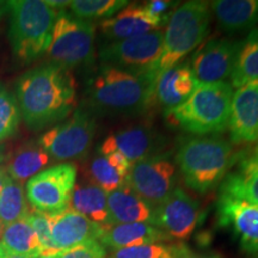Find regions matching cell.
<instances>
[{
	"label": "cell",
	"mask_w": 258,
	"mask_h": 258,
	"mask_svg": "<svg viewBox=\"0 0 258 258\" xmlns=\"http://www.w3.org/2000/svg\"><path fill=\"white\" fill-rule=\"evenodd\" d=\"M76 80L70 70L55 63L35 67L16 85L21 116L31 131L62 121L76 106Z\"/></svg>",
	"instance_id": "1"
},
{
	"label": "cell",
	"mask_w": 258,
	"mask_h": 258,
	"mask_svg": "<svg viewBox=\"0 0 258 258\" xmlns=\"http://www.w3.org/2000/svg\"><path fill=\"white\" fill-rule=\"evenodd\" d=\"M157 78L154 72H133L101 64L89 80V103L101 114L141 115L156 101Z\"/></svg>",
	"instance_id": "2"
},
{
	"label": "cell",
	"mask_w": 258,
	"mask_h": 258,
	"mask_svg": "<svg viewBox=\"0 0 258 258\" xmlns=\"http://www.w3.org/2000/svg\"><path fill=\"white\" fill-rule=\"evenodd\" d=\"M239 159L230 141L217 137H192L183 140L176 164L185 184L199 194H207L220 184Z\"/></svg>",
	"instance_id": "3"
},
{
	"label": "cell",
	"mask_w": 258,
	"mask_h": 258,
	"mask_svg": "<svg viewBox=\"0 0 258 258\" xmlns=\"http://www.w3.org/2000/svg\"><path fill=\"white\" fill-rule=\"evenodd\" d=\"M9 16V40L14 55L22 63L47 53L59 11L47 0H11L5 3Z\"/></svg>",
	"instance_id": "4"
},
{
	"label": "cell",
	"mask_w": 258,
	"mask_h": 258,
	"mask_svg": "<svg viewBox=\"0 0 258 258\" xmlns=\"http://www.w3.org/2000/svg\"><path fill=\"white\" fill-rule=\"evenodd\" d=\"M233 86L230 83L199 84L184 103L167 112L166 121L191 134L221 133L230 120Z\"/></svg>",
	"instance_id": "5"
},
{
	"label": "cell",
	"mask_w": 258,
	"mask_h": 258,
	"mask_svg": "<svg viewBox=\"0 0 258 258\" xmlns=\"http://www.w3.org/2000/svg\"><path fill=\"white\" fill-rule=\"evenodd\" d=\"M211 27L209 3L202 0L185 2L176 8L163 34V49L153 72H161L179 63L198 48L208 35Z\"/></svg>",
	"instance_id": "6"
},
{
	"label": "cell",
	"mask_w": 258,
	"mask_h": 258,
	"mask_svg": "<svg viewBox=\"0 0 258 258\" xmlns=\"http://www.w3.org/2000/svg\"><path fill=\"white\" fill-rule=\"evenodd\" d=\"M96 25L77 18L64 10L59 11L48 47L51 63L67 70L88 66L95 57Z\"/></svg>",
	"instance_id": "7"
},
{
	"label": "cell",
	"mask_w": 258,
	"mask_h": 258,
	"mask_svg": "<svg viewBox=\"0 0 258 258\" xmlns=\"http://www.w3.org/2000/svg\"><path fill=\"white\" fill-rule=\"evenodd\" d=\"M96 129L92 112L77 109L69 120L42 134L38 144L55 160L83 159L92 146Z\"/></svg>",
	"instance_id": "8"
},
{
	"label": "cell",
	"mask_w": 258,
	"mask_h": 258,
	"mask_svg": "<svg viewBox=\"0 0 258 258\" xmlns=\"http://www.w3.org/2000/svg\"><path fill=\"white\" fill-rule=\"evenodd\" d=\"M76 180V164H57L31 177L25 184V196L34 211L59 214L70 207Z\"/></svg>",
	"instance_id": "9"
},
{
	"label": "cell",
	"mask_w": 258,
	"mask_h": 258,
	"mask_svg": "<svg viewBox=\"0 0 258 258\" xmlns=\"http://www.w3.org/2000/svg\"><path fill=\"white\" fill-rule=\"evenodd\" d=\"M177 166L165 153L135 161L125 178V185L154 208L175 189Z\"/></svg>",
	"instance_id": "10"
},
{
	"label": "cell",
	"mask_w": 258,
	"mask_h": 258,
	"mask_svg": "<svg viewBox=\"0 0 258 258\" xmlns=\"http://www.w3.org/2000/svg\"><path fill=\"white\" fill-rule=\"evenodd\" d=\"M163 49V32H148L105 44L99 50L102 64L133 72H153Z\"/></svg>",
	"instance_id": "11"
},
{
	"label": "cell",
	"mask_w": 258,
	"mask_h": 258,
	"mask_svg": "<svg viewBox=\"0 0 258 258\" xmlns=\"http://www.w3.org/2000/svg\"><path fill=\"white\" fill-rule=\"evenodd\" d=\"M200 218L199 202L183 189L175 188L153 208L152 225L163 231L170 239L183 241L191 237Z\"/></svg>",
	"instance_id": "12"
},
{
	"label": "cell",
	"mask_w": 258,
	"mask_h": 258,
	"mask_svg": "<svg viewBox=\"0 0 258 258\" xmlns=\"http://www.w3.org/2000/svg\"><path fill=\"white\" fill-rule=\"evenodd\" d=\"M165 146L166 138L159 132L151 125L137 124L106 137L98 152L103 156L117 152L133 164L145 158L164 153Z\"/></svg>",
	"instance_id": "13"
},
{
	"label": "cell",
	"mask_w": 258,
	"mask_h": 258,
	"mask_svg": "<svg viewBox=\"0 0 258 258\" xmlns=\"http://www.w3.org/2000/svg\"><path fill=\"white\" fill-rule=\"evenodd\" d=\"M240 44L228 38H214L200 48L190 64L198 83H225L231 78Z\"/></svg>",
	"instance_id": "14"
},
{
	"label": "cell",
	"mask_w": 258,
	"mask_h": 258,
	"mask_svg": "<svg viewBox=\"0 0 258 258\" xmlns=\"http://www.w3.org/2000/svg\"><path fill=\"white\" fill-rule=\"evenodd\" d=\"M218 220L221 226L233 230L245 252L258 253V206L220 195Z\"/></svg>",
	"instance_id": "15"
},
{
	"label": "cell",
	"mask_w": 258,
	"mask_h": 258,
	"mask_svg": "<svg viewBox=\"0 0 258 258\" xmlns=\"http://www.w3.org/2000/svg\"><path fill=\"white\" fill-rule=\"evenodd\" d=\"M227 129L233 144L258 141V82L245 84L233 92Z\"/></svg>",
	"instance_id": "16"
},
{
	"label": "cell",
	"mask_w": 258,
	"mask_h": 258,
	"mask_svg": "<svg viewBox=\"0 0 258 258\" xmlns=\"http://www.w3.org/2000/svg\"><path fill=\"white\" fill-rule=\"evenodd\" d=\"M167 21L151 15L145 4H128L121 11L106 18L99 24L102 35L109 41H122L157 31L166 24Z\"/></svg>",
	"instance_id": "17"
},
{
	"label": "cell",
	"mask_w": 258,
	"mask_h": 258,
	"mask_svg": "<svg viewBox=\"0 0 258 258\" xmlns=\"http://www.w3.org/2000/svg\"><path fill=\"white\" fill-rule=\"evenodd\" d=\"M49 218L51 240L57 251L72 249L88 241H99L104 231L102 226L70 207L59 214L49 215Z\"/></svg>",
	"instance_id": "18"
},
{
	"label": "cell",
	"mask_w": 258,
	"mask_h": 258,
	"mask_svg": "<svg viewBox=\"0 0 258 258\" xmlns=\"http://www.w3.org/2000/svg\"><path fill=\"white\" fill-rule=\"evenodd\" d=\"M198 85L191 66L186 62H179L161 72L157 78L154 97L164 115L184 103Z\"/></svg>",
	"instance_id": "19"
},
{
	"label": "cell",
	"mask_w": 258,
	"mask_h": 258,
	"mask_svg": "<svg viewBox=\"0 0 258 258\" xmlns=\"http://www.w3.org/2000/svg\"><path fill=\"white\" fill-rule=\"evenodd\" d=\"M170 240V238L147 222H134V224H118L104 228L99 243L104 247L112 250L125 249V247L140 246L145 244H156Z\"/></svg>",
	"instance_id": "20"
},
{
	"label": "cell",
	"mask_w": 258,
	"mask_h": 258,
	"mask_svg": "<svg viewBox=\"0 0 258 258\" xmlns=\"http://www.w3.org/2000/svg\"><path fill=\"white\" fill-rule=\"evenodd\" d=\"M108 209L111 226L134 222L152 225L153 207L125 184L108 194Z\"/></svg>",
	"instance_id": "21"
},
{
	"label": "cell",
	"mask_w": 258,
	"mask_h": 258,
	"mask_svg": "<svg viewBox=\"0 0 258 258\" xmlns=\"http://www.w3.org/2000/svg\"><path fill=\"white\" fill-rule=\"evenodd\" d=\"M209 8L226 32L244 31L258 23V0H214Z\"/></svg>",
	"instance_id": "22"
},
{
	"label": "cell",
	"mask_w": 258,
	"mask_h": 258,
	"mask_svg": "<svg viewBox=\"0 0 258 258\" xmlns=\"http://www.w3.org/2000/svg\"><path fill=\"white\" fill-rule=\"evenodd\" d=\"M132 163L122 154L114 152L93 158L88 166L90 183L99 186L106 194L125 184Z\"/></svg>",
	"instance_id": "23"
},
{
	"label": "cell",
	"mask_w": 258,
	"mask_h": 258,
	"mask_svg": "<svg viewBox=\"0 0 258 258\" xmlns=\"http://www.w3.org/2000/svg\"><path fill=\"white\" fill-rule=\"evenodd\" d=\"M220 195L258 206V152L243 158L237 171L225 177Z\"/></svg>",
	"instance_id": "24"
},
{
	"label": "cell",
	"mask_w": 258,
	"mask_h": 258,
	"mask_svg": "<svg viewBox=\"0 0 258 258\" xmlns=\"http://www.w3.org/2000/svg\"><path fill=\"white\" fill-rule=\"evenodd\" d=\"M70 208L103 228L111 226L108 209V194L92 183L76 184L71 196Z\"/></svg>",
	"instance_id": "25"
},
{
	"label": "cell",
	"mask_w": 258,
	"mask_h": 258,
	"mask_svg": "<svg viewBox=\"0 0 258 258\" xmlns=\"http://www.w3.org/2000/svg\"><path fill=\"white\" fill-rule=\"evenodd\" d=\"M50 161V156L40 144L29 141L18 147L8 158L4 170L10 178L22 184L40 173Z\"/></svg>",
	"instance_id": "26"
},
{
	"label": "cell",
	"mask_w": 258,
	"mask_h": 258,
	"mask_svg": "<svg viewBox=\"0 0 258 258\" xmlns=\"http://www.w3.org/2000/svg\"><path fill=\"white\" fill-rule=\"evenodd\" d=\"M0 249L30 258H38L43 253L36 233L25 219L6 225L0 238Z\"/></svg>",
	"instance_id": "27"
},
{
	"label": "cell",
	"mask_w": 258,
	"mask_h": 258,
	"mask_svg": "<svg viewBox=\"0 0 258 258\" xmlns=\"http://www.w3.org/2000/svg\"><path fill=\"white\" fill-rule=\"evenodd\" d=\"M29 212L23 184L8 176L0 190V222L3 225L14 224L27 218Z\"/></svg>",
	"instance_id": "28"
},
{
	"label": "cell",
	"mask_w": 258,
	"mask_h": 258,
	"mask_svg": "<svg viewBox=\"0 0 258 258\" xmlns=\"http://www.w3.org/2000/svg\"><path fill=\"white\" fill-rule=\"evenodd\" d=\"M231 82V85L237 89L247 83L258 82V37L253 30L241 42Z\"/></svg>",
	"instance_id": "29"
},
{
	"label": "cell",
	"mask_w": 258,
	"mask_h": 258,
	"mask_svg": "<svg viewBox=\"0 0 258 258\" xmlns=\"http://www.w3.org/2000/svg\"><path fill=\"white\" fill-rule=\"evenodd\" d=\"M191 251L183 243H156L114 250L110 258H184Z\"/></svg>",
	"instance_id": "30"
},
{
	"label": "cell",
	"mask_w": 258,
	"mask_h": 258,
	"mask_svg": "<svg viewBox=\"0 0 258 258\" xmlns=\"http://www.w3.org/2000/svg\"><path fill=\"white\" fill-rule=\"evenodd\" d=\"M129 4L127 0H73L71 2V14L77 18L90 19L110 18Z\"/></svg>",
	"instance_id": "31"
},
{
	"label": "cell",
	"mask_w": 258,
	"mask_h": 258,
	"mask_svg": "<svg viewBox=\"0 0 258 258\" xmlns=\"http://www.w3.org/2000/svg\"><path fill=\"white\" fill-rule=\"evenodd\" d=\"M21 122L18 102L3 84H0V141H4L17 132Z\"/></svg>",
	"instance_id": "32"
},
{
	"label": "cell",
	"mask_w": 258,
	"mask_h": 258,
	"mask_svg": "<svg viewBox=\"0 0 258 258\" xmlns=\"http://www.w3.org/2000/svg\"><path fill=\"white\" fill-rule=\"evenodd\" d=\"M25 220L30 224L32 230L35 231V233L37 235L38 240H40L42 249H43L42 256H50V254H56L60 252V251H57L55 247H54L53 240H51L49 215L32 209V211L28 213Z\"/></svg>",
	"instance_id": "33"
},
{
	"label": "cell",
	"mask_w": 258,
	"mask_h": 258,
	"mask_svg": "<svg viewBox=\"0 0 258 258\" xmlns=\"http://www.w3.org/2000/svg\"><path fill=\"white\" fill-rule=\"evenodd\" d=\"M106 250L98 240L88 241L72 249L60 251L57 258H105Z\"/></svg>",
	"instance_id": "34"
},
{
	"label": "cell",
	"mask_w": 258,
	"mask_h": 258,
	"mask_svg": "<svg viewBox=\"0 0 258 258\" xmlns=\"http://www.w3.org/2000/svg\"><path fill=\"white\" fill-rule=\"evenodd\" d=\"M176 5L177 3L167 2V0H152V2L145 3V6L151 12V15L164 21H169Z\"/></svg>",
	"instance_id": "35"
},
{
	"label": "cell",
	"mask_w": 258,
	"mask_h": 258,
	"mask_svg": "<svg viewBox=\"0 0 258 258\" xmlns=\"http://www.w3.org/2000/svg\"><path fill=\"white\" fill-rule=\"evenodd\" d=\"M48 5L51 6L53 9L57 10V11H62L63 9L66 8H70V4L71 2L69 0H63V2H57V0H47Z\"/></svg>",
	"instance_id": "36"
},
{
	"label": "cell",
	"mask_w": 258,
	"mask_h": 258,
	"mask_svg": "<svg viewBox=\"0 0 258 258\" xmlns=\"http://www.w3.org/2000/svg\"><path fill=\"white\" fill-rule=\"evenodd\" d=\"M184 258H222L219 254H194L192 252L189 253L188 256H185Z\"/></svg>",
	"instance_id": "37"
},
{
	"label": "cell",
	"mask_w": 258,
	"mask_h": 258,
	"mask_svg": "<svg viewBox=\"0 0 258 258\" xmlns=\"http://www.w3.org/2000/svg\"><path fill=\"white\" fill-rule=\"evenodd\" d=\"M0 258H30V257H24V256H19V254L9 253L0 249Z\"/></svg>",
	"instance_id": "38"
},
{
	"label": "cell",
	"mask_w": 258,
	"mask_h": 258,
	"mask_svg": "<svg viewBox=\"0 0 258 258\" xmlns=\"http://www.w3.org/2000/svg\"><path fill=\"white\" fill-rule=\"evenodd\" d=\"M6 177H8V175H6L4 167L0 166V190H2V188H3V184H4Z\"/></svg>",
	"instance_id": "39"
},
{
	"label": "cell",
	"mask_w": 258,
	"mask_h": 258,
	"mask_svg": "<svg viewBox=\"0 0 258 258\" xmlns=\"http://www.w3.org/2000/svg\"><path fill=\"white\" fill-rule=\"evenodd\" d=\"M57 254H59V253H56V254H50V256H40L38 258H57Z\"/></svg>",
	"instance_id": "40"
},
{
	"label": "cell",
	"mask_w": 258,
	"mask_h": 258,
	"mask_svg": "<svg viewBox=\"0 0 258 258\" xmlns=\"http://www.w3.org/2000/svg\"><path fill=\"white\" fill-rule=\"evenodd\" d=\"M3 226H4V225H3V224H2V222H0V238H2V234H3V230H4V227H3Z\"/></svg>",
	"instance_id": "41"
},
{
	"label": "cell",
	"mask_w": 258,
	"mask_h": 258,
	"mask_svg": "<svg viewBox=\"0 0 258 258\" xmlns=\"http://www.w3.org/2000/svg\"><path fill=\"white\" fill-rule=\"evenodd\" d=\"M253 31H254V34H256V36L258 37V29H253Z\"/></svg>",
	"instance_id": "42"
}]
</instances>
